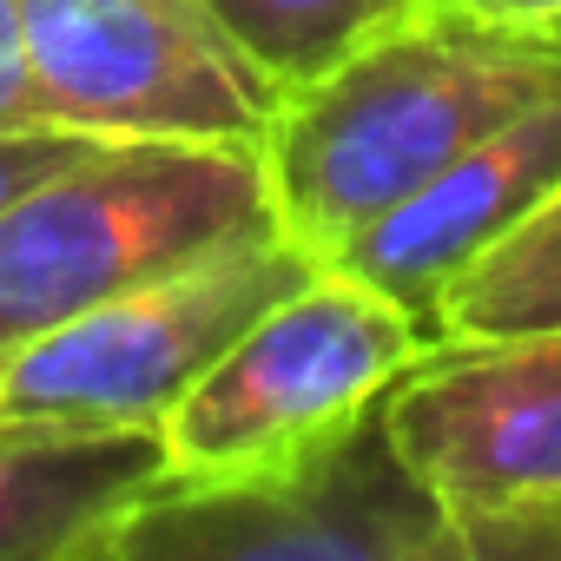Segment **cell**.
I'll list each match as a JSON object with an SVG mask.
<instances>
[{
	"instance_id": "1",
	"label": "cell",
	"mask_w": 561,
	"mask_h": 561,
	"mask_svg": "<svg viewBox=\"0 0 561 561\" xmlns=\"http://www.w3.org/2000/svg\"><path fill=\"white\" fill-rule=\"evenodd\" d=\"M561 87L554 21L403 14L305 87L277 93L264 179L277 231L331 264L456 152Z\"/></svg>"
},
{
	"instance_id": "2",
	"label": "cell",
	"mask_w": 561,
	"mask_h": 561,
	"mask_svg": "<svg viewBox=\"0 0 561 561\" xmlns=\"http://www.w3.org/2000/svg\"><path fill=\"white\" fill-rule=\"evenodd\" d=\"M277 231L257 146L93 139L0 211V351Z\"/></svg>"
},
{
	"instance_id": "3",
	"label": "cell",
	"mask_w": 561,
	"mask_h": 561,
	"mask_svg": "<svg viewBox=\"0 0 561 561\" xmlns=\"http://www.w3.org/2000/svg\"><path fill=\"white\" fill-rule=\"evenodd\" d=\"M423 344L430 324L410 305L337 264H318L298 291L264 305L159 416L165 482H251L318 456L377 410Z\"/></svg>"
},
{
	"instance_id": "4",
	"label": "cell",
	"mask_w": 561,
	"mask_h": 561,
	"mask_svg": "<svg viewBox=\"0 0 561 561\" xmlns=\"http://www.w3.org/2000/svg\"><path fill=\"white\" fill-rule=\"evenodd\" d=\"M311 271L318 257L285 231L238 238L0 351V410L159 430V416L205 377V364H218V351Z\"/></svg>"
},
{
	"instance_id": "5",
	"label": "cell",
	"mask_w": 561,
	"mask_h": 561,
	"mask_svg": "<svg viewBox=\"0 0 561 561\" xmlns=\"http://www.w3.org/2000/svg\"><path fill=\"white\" fill-rule=\"evenodd\" d=\"M34 106L93 139L264 146L277 87L205 0H21Z\"/></svg>"
},
{
	"instance_id": "6",
	"label": "cell",
	"mask_w": 561,
	"mask_h": 561,
	"mask_svg": "<svg viewBox=\"0 0 561 561\" xmlns=\"http://www.w3.org/2000/svg\"><path fill=\"white\" fill-rule=\"evenodd\" d=\"M100 561H456L449 515L397 456L370 410L318 456L251 476L146 495L100 548Z\"/></svg>"
},
{
	"instance_id": "7",
	"label": "cell",
	"mask_w": 561,
	"mask_h": 561,
	"mask_svg": "<svg viewBox=\"0 0 561 561\" xmlns=\"http://www.w3.org/2000/svg\"><path fill=\"white\" fill-rule=\"evenodd\" d=\"M377 416L449 522L561 495V324L430 337L377 397Z\"/></svg>"
},
{
	"instance_id": "8",
	"label": "cell",
	"mask_w": 561,
	"mask_h": 561,
	"mask_svg": "<svg viewBox=\"0 0 561 561\" xmlns=\"http://www.w3.org/2000/svg\"><path fill=\"white\" fill-rule=\"evenodd\" d=\"M554 192H561V87L541 93L508 126H495L489 139H476L469 152H456L403 205L370 218L331 264L390 291L430 324V305L449 277Z\"/></svg>"
},
{
	"instance_id": "9",
	"label": "cell",
	"mask_w": 561,
	"mask_h": 561,
	"mask_svg": "<svg viewBox=\"0 0 561 561\" xmlns=\"http://www.w3.org/2000/svg\"><path fill=\"white\" fill-rule=\"evenodd\" d=\"M159 489V430L0 410V561H100L106 535Z\"/></svg>"
},
{
	"instance_id": "10",
	"label": "cell",
	"mask_w": 561,
	"mask_h": 561,
	"mask_svg": "<svg viewBox=\"0 0 561 561\" xmlns=\"http://www.w3.org/2000/svg\"><path fill=\"white\" fill-rule=\"evenodd\" d=\"M561 324V192L476 251L430 305V337H502Z\"/></svg>"
},
{
	"instance_id": "11",
	"label": "cell",
	"mask_w": 561,
	"mask_h": 561,
	"mask_svg": "<svg viewBox=\"0 0 561 561\" xmlns=\"http://www.w3.org/2000/svg\"><path fill=\"white\" fill-rule=\"evenodd\" d=\"M205 8L238 34V47L277 87H305L351 47L403 21L410 0H205Z\"/></svg>"
},
{
	"instance_id": "12",
	"label": "cell",
	"mask_w": 561,
	"mask_h": 561,
	"mask_svg": "<svg viewBox=\"0 0 561 561\" xmlns=\"http://www.w3.org/2000/svg\"><path fill=\"white\" fill-rule=\"evenodd\" d=\"M456 561H561V495H528L449 522Z\"/></svg>"
},
{
	"instance_id": "13",
	"label": "cell",
	"mask_w": 561,
	"mask_h": 561,
	"mask_svg": "<svg viewBox=\"0 0 561 561\" xmlns=\"http://www.w3.org/2000/svg\"><path fill=\"white\" fill-rule=\"evenodd\" d=\"M93 146V133L34 119V126H0V211H8L27 185H41L47 172H60L67 159H80Z\"/></svg>"
},
{
	"instance_id": "14",
	"label": "cell",
	"mask_w": 561,
	"mask_h": 561,
	"mask_svg": "<svg viewBox=\"0 0 561 561\" xmlns=\"http://www.w3.org/2000/svg\"><path fill=\"white\" fill-rule=\"evenodd\" d=\"M34 80H27V47H21V0H0V126H34Z\"/></svg>"
},
{
	"instance_id": "15",
	"label": "cell",
	"mask_w": 561,
	"mask_h": 561,
	"mask_svg": "<svg viewBox=\"0 0 561 561\" xmlns=\"http://www.w3.org/2000/svg\"><path fill=\"white\" fill-rule=\"evenodd\" d=\"M410 14H482V21H554L561 0H410Z\"/></svg>"
}]
</instances>
